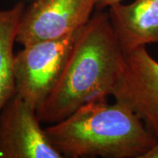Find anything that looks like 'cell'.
Here are the masks:
<instances>
[{
    "label": "cell",
    "mask_w": 158,
    "mask_h": 158,
    "mask_svg": "<svg viewBox=\"0 0 158 158\" xmlns=\"http://www.w3.org/2000/svg\"><path fill=\"white\" fill-rule=\"evenodd\" d=\"M141 158H158V138L154 146L149 150H148Z\"/></svg>",
    "instance_id": "10"
},
{
    "label": "cell",
    "mask_w": 158,
    "mask_h": 158,
    "mask_svg": "<svg viewBox=\"0 0 158 158\" xmlns=\"http://www.w3.org/2000/svg\"><path fill=\"white\" fill-rule=\"evenodd\" d=\"M51 143L63 157L141 158L157 138L122 102H88L46 127Z\"/></svg>",
    "instance_id": "2"
},
{
    "label": "cell",
    "mask_w": 158,
    "mask_h": 158,
    "mask_svg": "<svg viewBox=\"0 0 158 158\" xmlns=\"http://www.w3.org/2000/svg\"><path fill=\"white\" fill-rule=\"evenodd\" d=\"M112 96L128 106L158 138V61L145 46L125 54Z\"/></svg>",
    "instance_id": "5"
},
{
    "label": "cell",
    "mask_w": 158,
    "mask_h": 158,
    "mask_svg": "<svg viewBox=\"0 0 158 158\" xmlns=\"http://www.w3.org/2000/svg\"><path fill=\"white\" fill-rule=\"evenodd\" d=\"M95 2H96V9L98 11H100V10H105L106 8H109L110 6L115 4L123 2V0H95Z\"/></svg>",
    "instance_id": "9"
},
{
    "label": "cell",
    "mask_w": 158,
    "mask_h": 158,
    "mask_svg": "<svg viewBox=\"0 0 158 158\" xmlns=\"http://www.w3.org/2000/svg\"><path fill=\"white\" fill-rule=\"evenodd\" d=\"M79 29L62 38L24 46L14 55L16 94L36 110L56 85Z\"/></svg>",
    "instance_id": "3"
},
{
    "label": "cell",
    "mask_w": 158,
    "mask_h": 158,
    "mask_svg": "<svg viewBox=\"0 0 158 158\" xmlns=\"http://www.w3.org/2000/svg\"><path fill=\"white\" fill-rule=\"evenodd\" d=\"M94 9L95 0H35L25 8L16 42L24 47L62 38L84 27Z\"/></svg>",
    "instance_id": "4"
},
{
    "label": "cell",
    "mask_w": 158,
    "mask_h": 158,
    "mask_svg": "<svg viewBox=\"0 0 158 158\" xmlns=\"http://www.w3.org/2000/svg\"><path fill=\"white\" fill-rule=\"evenodd\" d=\"M107 11L125 54L140 47L158 44V0L120 2L110 6Z\"/></svg>",
    "instance_id": "7"
},
{
    "label": "cell",
    "mask_w": 158,
    "mask_h": 158,
    "mask_svg": "<svg viewBox=\"0 0 158 158\" xmlns=\"http://www.w3.org/2000/svg\"><path fill=\"white\" fill-rule=\"evenodd\" d=\"M124 58L108 11H98L79 29L56 85L36 110L40 122L56 123L88 102L107 99Z\"/></svg>",
    "instance_id": "1"
},
{
    "label": "cell",
    "mask_w": 158,
    "mask_h": 158,
    "mask_svg": "<svg viewBox=\"0 0 158 158\" xmlns=\"http://www.w3.org/2000/svg\"><path fill=\"white\" fill-rule=\"evenodd\" d=\"M40 123L36 109L15 94L0 113V158H63Z\"/></svg>",
    "instance_id": "6"
},
{
    "label": "cell",
    "mask_w": 158,
    "mask_h": 158,
    "mask_svg": "<svg viewBox=\"0 0 158 158\" xmlns=\"http://www.w3.org/2000/svg\"><path fill=\"white\" fill-rule=\"evenodd\" d=\"M25 8L23 2H18L9 9H0V113L17 92L13 48Z\"/></svg>",
    "instance_id": "8"
}]
</instances>
